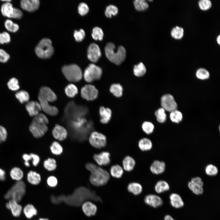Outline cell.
<instances>
[{
	"label": "cell",
	"mask_w": 220,
	"mask_h": 220,
	"mask_svg": "<svg viewBox=\"0 0 220 220\" xmlns=\"http://www.w3.org/2000/svg\"><path fill=\"white\" fill-rule=\"evenodd\" d=\"M85 167L90 173L89 180L93 185L102 186L107 184L109 181L110 174L106 170L91 162L86 163Z\"/></svg>",
	"instance_id": "6da1fadb"
},
{
	"label": "cell",
	"mask_w": 220,
	"mask_h": 220,
	"mask_svg": "<svg viewBox=\"0 0 220 220\" xmlns=\"http://www.w3.org/2000/svg\"><path fill=\"white\" fill-rule=\"evenodd\" d=\"M49 122L47 117L44 114L40 113L34 117L29 127V130L34 137L41 138L47 131V124Z\"/></svg>",
	"instance_id": "7a4b0ae2"
},
{
	"label": "cell",
	"mask_w": 220,
	"mask_h": 220,
	"mask_svg": "<svg viewBox=\"0 0 220 220\" xmlns=\"http://www.w3.org/2000/svg\"><path fill=\"white\" fill-rule=\"evenodd\" d=\"M116 46L111 42H108L105 45V55L108 59L116 65H120L125 60L126 57V51L122 46H119L116 51Z\"/></svg>",
	"instance_id": "3957f363"
},
{
	"label": "cell",
	"mask_w": 220,
	"mask_h": 220,
	"mask_svg": "<svg viewBox=\"0 0 220 220\" xmlns=\"http://www.w3.org/2000/svg\"><path fill=\"white\" fill-rule=\"evenodd\" d=\"M26 191L24 182L22 180L17 181L5 194V198L12 200L19 203L24 196Z\"/></svg>",
	"instance_id": "277c9868"
},
{
	"label": "cell",
	"mask_w": 220,
	"mask_h": 220,
	"mask_svg": "<svg viewBox=\"0 0 220 220\" xmlns=\"http://www.w3.org/2000/svg\"><path fill=\"white\" fill-rule=\"evenodd\" d=\"M35 51L40 58L47 59L50 58L54 52L51 40L48 38L42 39L36 46Z\"/></svg>",
	"instance_id": "5b68a950"
},
{
	"label": "cell",
	"mask_w": 220,
	"mask_h": 220,
	"mask_svg": "<svg viewBox=\"0 0 220 220\" xmlns=\"http://www.w3.org/2000/svg\"><path fill=\"white\" fill-rule=\"evenodd\" d=\"M61 70L65 78L69 82H77L82 78V70L76 64L64 65L62 67Z\"/></svg>",
	"instance_id": "8992f818"
},
{
	"label": "cell",
	"mask_w": 220,
	"mask_h": 220,
	"mask_svg": "<svg viewBox=\"0 0 220 220\" xmlns=\"http://www.w3.org/2000/svg\"><path fill=\"white\" fill-rule=\"evenodd\" d=\"M102 74V70L100 67L90 64L85 68L83 75L85 81L90 83L100 79Z\"/></svg>",
	"instance_id": "52a82bcc"
},
{
	"label": "cell",
	"mask_w": 220,
	"mask_h": 220,
	"mask_svg": "<svg viewBox=\"0 0 220 220\" xmlns=\"http://www.w3.org/2000/svg\"><path fill=\"white\" fill-rule=\"evenodd\" d=\"M1 11L3 16L9 18L20 19L23 16L22 11L19 9L13 7L10 2H5L2 4Z\"/></svg>",
	"instance_id": "ba28073f"
},
{
	"label": "cell",
	"mask_w": 220,
	"mask_h": 220,
	"mask_svg": "<svg viewBox=\"0 0 220 220\" xmlns=\"http://www.w3.org/2000/svg\"><path fill=\"white\" fill-rule=\"evenodd\" d=\"M57 98L56 94L49 87L43 86L40 88L38 99L40 105L49 104V102H54Z\"/></svg>",
	"instance_id": "9c48e42d"
},
{
	"label": "cell",
	"mask_w": 220,
	"mask_h": 220,
	"mask_svg": "<svg viewBox=\"0 0 220 220\" xmlns=\"http://www.w3.org/2000/svg\"><path fill=\"white\" fill-rule=\"evenodd\" d=\"M88 140L92 147L97 149L105 147L107 144L106 136L103 134L96 131H92L90 133Z\"/></svg>",
	"instance_id": "30bf717a"
},
{
	"label": "cell",
	"mask_w": 220,
	"mask_h": 220,
	"mask_svg": "<svg viewBox=\"0 0 220 220\" xmlns=\"http://www.w3.org/2000/svg\"><path fill=\"white\" fill-rule=\"evenodd\" d=\"M98 90L93 85L86 84L82 87L81 90L82 97L88 101H93L98 96Z\"/></svg>",
	"instance_id": "8fae6325"
},
{
	"label": "cell",
	"mask_w": 220,
	"mask_h": 220,
	"mask_svg": "<svg viewBox=\"0 0 220 220\" xmlns=\"http://www.w3.org/2000/svg\"><path fill=\"white\" fill-rule=\"evenodd\" d=\"M204 185L201 178L196 176L191 178L188 183V186L193 193L196 195H200L204 192Z\"/></svg>",
	"instance_id": "7c38bea8"
},
{
	"label": "cell",
	"mask_w": 220,
	"mask_h": 220,
	"mask_svg": "<svg viewBox=\"0 0 220 220\" xmlns=\"http://www.w3.org/2000/svg\"><path fill=\"white\" fill-rule=\"evenodd\" d=\"M161 105L165 110L171 112L176 110L177 103L173 97L170 94H166L161 98Z\"/></svg>",
	"instance_id": "4fadbf2b"
},
{
	"label": "cell",
	"mask_w": 220,
	"mask_h": 220,
	"mask_svg": "<svg viewBox=\"0 0 220 220\" xmlns=\"http://www.w3.org/2000/svg\"><path fill=\"white\" fill-rule=\"evenodd\" d=\"M101 53L98 46L94 43H91L87 49L88 59L92 62H97L101 56Z\"/></svg>",
	"instance_id": "5bb4252c"
},
{
	"label": "cell",
	"mask_w": 220,
	"mask_h": 220,
	"mask_svg": "<svg viewBox=\"0 0 220 220\" xmlns=\"http://www.w3.org/2000/svg\"><path fill=\"white\" fill-rule=\"evenodd\" d=\"M110 153L108 151H102L93 155L94 160L99 166H106L110 163L111 160Z\"/></svg>",
	"instance_id": "9a60e30c"
},
{
	"label": "cell",
	"mask_w": 220,
	"mask_h": 220,
	"mask_svg": "<svg viewBox=\"0 0 220 220\" xmlns=\"http://www.w3.org/2000/svg\"><path fill=\"white\" fill-rule=\"evenodd\" d=\"M145 203L147 205L153 208H157L162 205L163 200L159 196L153 194L146 195L144 199Z\"/></svg>",
	"instance_id": "2e32d148"
},
{
	"label": "cell",
	"mask_w": 220,
	"mask_h": 220,
	"mask_svg": "<svg viewBox=\"0 0 220 220\" xmlns=\"http://www.w3.org/2000/svg\"><path fill=\"white\" fill-rule=\"evenodd\" d=\"M39 0H22L20 6L22 9L29 12H33L37 10L40 5Z\"/></svg>",
	"instance_id": "e0dca14e"
},
{
	"label": "cell",
	"mask_w": 220,
	"mask_h": 220,
	"mask_svg": "<svg viewBox=\"0 0 220 220\" xmlns=\"http://www.w3.org/2000/svg\"><path fill=\"white\" fill-rule=\"evenodd\" d=\"M166 167V164L164 161L155 160L153 161L151 164L149 169L152 174L155 175H159L164 172Z\"/></svg>",
	"instance_id": "ac0fdd59"
},
{
	"label": "cell",
	"mask_w": 220,
	"mask_h": 220,
	"mask_svg": "<svg viewBox=\"0 0 220 220\" xmlns=\"http://www.w3.org/2000/svg\"><path fill=\"white\" fill-rule=\"evenodd\" d=\"M25 108L29 115L31 117L37 116L42 110L40 103L36 101H28L26 105Z\"/></svg>",
	"instance_id": "d6986e66"
},
{
	"label": "cell",
	"mask_w": 220,
	"mask_h": 220,
	"mask_svg": "<svg viewBox=\"0 0 220 220\" xmlns=\"http://www.w3.org/2000/svg\"><path fill=\"white\" fill-rule=\"evenodd\" d=\"M52 133L53 137L59 141L65 139L68 135L67 130L63 126L57 124L54 127Z\"/></svg>",
	"instance_id": "ffe728a7"
},
{
	"label": "cell",
	"mask_w": 220,
	"mask_h": 220,
	"mask_svg": "<svg viewBox=\"0 0 220 220\" xmlns=\"http://www.w3.org/2000/svg\"><path fill=\"white\" fill-rule=\"evenodd\" d=\"M6 206L8 209L10 210L14 217H18L20 215L22 207L18 202L13 200H10L6 203Z\"/></svg>",
	"instance_id": "44dd1931"
},
{
	"label": "cell",
	"mask_w": 220,
	"mask_h": 220,
	"mask_svg": "<svg viewBox=\"0 0 220 220\" xmlns=\"http://www.w3.org/2000/svg\"><path fill=\"white\" fill-rule=\"evenodd\" d=\"M82 209L85 215L88 217L95 215L97 211L96 206L89 201H86L83 204Z\"/></svg>",
	"instance_id": "7402d4cb"
},
{
	"label": "cell",
	"mask_w": 220,
	"mask_h": 220,
	"mask_svg": "<svg viewBox=\"0 0 220 220\" xmlns=\"http://www.w3.org/2000/svg\"><path fill=\"white\" fill-rule=\"evenodd\" d=\"M99 113L101 123L106 124L110 121L112 116V112L109 108H106L103 106H101L99 108Z\"/></svg>",
	"instance_id": "603a6c76"
},
{
	"label": "cell",
	"mask_w": 220,
	"mask_h": 220,
	"mask_svg": "<svg viewBox=\"0 0 220 220\" xmlns=\"http://www.w3.org/2000/svg\"><path fill=\"white\" fill-rule=\"evenodd\" d=\"M136 163L134 159L132 156L127 155L125 156L122 160V167L124 170L130 172L134 169Z\"/></svg>",
	"instance_id": "cb8c5ba5"
},
{
	"label": "cell",
	"mask_w": 220,
	"mask_h": 220,
	"mask_svg": "<svg viewBox=\"0 0 220 220\" xmlns=\"http://www.w3.org/2000/svg\"><path fill=\"white\" fill-rule=\"evenodd\" d=\"M170 203L173 207L179 208L182 207L184 204V202L180 196L177 193H172L169 196Z\"/></svg>",
	"instance_id": "d4e9b609"
},
{
	"label": "cell",
	"mask_w": 220,
	"mask_h": 220,
	"mask_svg": "<svg viewBox=\"0 0 220 220\" xmlns=\"http://www.w3.org/2000/svg\"><path fill=\"white\" fill-rule=\"evenodd\" d=\"M138 146L139 149L142 151H148L151 150L153 147L152 141L147 138H143L138 141Z\"/></svg>",
	"instance_id": "484cf974"
},
{
	"label": "cell",
	"mask_w": 220,
	"mask_h": 220,
	"mask_svg": "<svg viewBox=\"0 0 220 220\" xmlns=\"http://www.w3.org/2000/svg\"><path fill=\"white\" fill-rule=\"evenodd\" d=\"M124 170L121 166L116 164L111 166L109 173L112 177L115 178H119L122 176L124 173Z\"/></svg>",
	"instance_id": "4316f807"
},
{
	"label": "cell",
	"mask_w": 220,
	"mask_h": 220,
	"mask_svg": "<svg viewBox=\"0 0 220 220\" xmlns=\"http://www.w3.org/2000/svg\"><path fill=\"white\" fill-rule=\"evenodd\" d=\"M170 189L168 183L164 180L158 181L156 184L154 189L156 193H161L169 190Z\"/></svg>",
	"instance_id": "83f0119b"
},
{
	"label": "cell",
	"mask_w": 220,
	"mask_h": 220,
	"mask_svg": "<svg viewBox=\"0 0 220 220\" xmlns=\"http://www.w3.org/2000/svg\"><path fill=\"white\" fill-rule=\"evenodd\" d=\"M127 189L129 192L132 193L134 195H138L141 193L142 187L140 183L137 182H133L128 184Z\"/></svg>",
	"instance_id": "f1b7e54d"
},
{
	"label": "cell",
	"mask_w": 220,
	"mask_h": 220,
	"mask_svg": "<svg viewBox=\"0 0 220 220\" xmlns=\"http://www.w3.org/2000/svg\"><path fill=\"white\" fill-rule=\"evenodd\" d=\"M27 178L29 183L34 185L38 184L41 180V177L39 174L32 170L28 173Z\"/></svg>",
	"instance_id": "f546056e"
},
{
	"label": "cell",
	"mask_w": 220,
	"mask_h": 220,
	"mask_svg": "<svg viewBox=\"0 0 220 220\" xmlns=\"http://www.w3.org/2000/svg\"><path fill=\"white\" fill-rule=\"evenodd\" d=\"M23 212L25 217L28 219L31 218L36 215L37 211L34 206L32 204H28L26 205L23 209Z\"/></svg>",
	"instance_id": "4dcf8cb0"
},
{
	"label": "cell",
	"mask_w": 220,
	"mask_h": 220,
	"mask_svg": "<svg viewBox=\"0 0 220 220\" xmlns=\"http://www.w3.org/2000/svg\"><path fill=\"white\" fill-rule=\"evenodd\" d=\"M123 88L119 83H113L112 84L110 88V92L117 97H121L123 93Z\"/></svg>",
	"instance_id": "1f68e13d"
},
{
	"label": "cell",
	"mask_w": 220,
	"mask_h": 220,
	"mask_svg": "<svg viewBox=\"0 0 220 220\" xmlns=\"http://www.w3.org/2000/svg\"><path fill=\"white\" fill-rule=\"evenodd\" d=\"M146 71V67L142 62L135 65L133 68L134 75L138 77H141L145 74Z\"/></svg>",
	"instance_id": "d6a6232c"
},
{
	"label": "cell",
	"mask_w": 220,
	"mask_h": 220,
	"mask_svg": "<svg viewBox=\"0 0 220 220\" xmlns=\"http://www.w3.org/2000/svg\"><path fill=\"white\" fill-rule=\"evenodd\" d=\"M66 95L70 98L74 97L78 93V89L74 84L71 83L67 85L65 88Z\"/></svg>",
	"instance_id": "836d02e7"
},
{
	"label": "cell",
	"mask_w": 220,
	"mask_h": 220,
	"mask_svg": "<svg viewBox=\"0 0 220 220\" xmlns=\"http://www.w3.org/2000/svg\"><path fill=\"white\" fill-rule=\"evenodd\" d=\"M15 96L16 98L21 104L28 102L30 99L28 93L24 90H21L16 93Z\"/></svg>",
	"instance_id": "e575fe53"
},
{
	"label": "cell",
	"mask_w": 220,
	"mask_h": 220,
	"mask_svg": "<svg viewBox=\"0 0 220 220\" xmlns=\"http://www.w3.org/2000/svg\"><path fill=\"white\" fill-rule=\"evenodd\" d=\"M184 30L183 28L178 26L173 28L170 32L171 36L174 39H180L184 36Z\"/></svg>",
	"instance_id": "d590c367"
},
{
	"label": "cell",
	"mask_w": 220,
	"mask_h": 220,
	"mask_svg": "<svg viewBox=\"0 0 220 220\" xmlns=\"http://www.w3.org/2000/svg\"><path fill=\"white\" fill-rule=\"evenodd\" d=\"M11 178L17 181H21L23 177V173L21 169L18 167L13 168L10 172Z\"/></svg>",
	"instance_id": "8d00e7d4"
},
{
	"label": "cell",
	"mask_w": 220,
	"mask_h": 220,
	"mask_svg": "<svg viewBox=\"0 0 220 220\" xmlns=\"http://www.w3.org/2000/svg\"><path fill=\"white\" fill-rule=\"evenodd\" d=\"M204 171L207 175L214 176L218 174L219 171L216 166L212 164H209L206 166Z\"/></svg>",
	"instance_id": "74e56055"
},
{
	"label": "cell",
	"mask_w": 220,
	"mask_h": 220,
	"mask_svg": "<svg viewBox=\"0 0 220 220\" xmlns=\"http://www.w3.org/2000/svg\"><path fill=\"white\" fill-rule=\"evenodd\" d=\"M4 26L8 31L13 33L17 32L19 28V26L17 24L14 23L10 19H7L5 20Z\"/></svg>",
	"instance_id": "f35d334b"
},
{
	"label": "cell",
	"mask_w": 220,
	"mask_h": 220,
	"mask_svg": "<svg viewBox=\"0 0 220 220\" xmlns=\"http://www.w3.org/2000/svg\"><path fill=\"white\" fill-rule=\"evenodd\" d=\"M135 9L138 11H144L148 8V3L144 0H135L134 1Z\"/></svg>",
	"instance_id": "ab89813d"
},
{
	"label": "cell",
	"mask_w": 220,
	"mask_h": 220,
	"mask_svg": "<svg viewBox=\"0 0 220 220\" xmlns=\"http://www.w3.org/2000/svg\"><path fill=\"white\" fill-rule=\"evenodd\" d=\"M141 128L145 134L150 135L153 132L155 127L154 125L152 122L146 121L142 123Z\"/></svg>",
	"instance_id": "60d3db41"
},
{
	"label": "cell",
	"mask_w": 220,
	"mask_h": 220,
	"mask_svg": "<svg viewBox=\"0 0 220 220\" xmlns=\"http://www.w3.org/2000/svg\"><path fill=\"white\" fill-rule=\"evenodd\" d=\"M170 117L172 122L178 123L182 121L183 116L182 113L176 109L170 112Z\"/></svg>",
	"instance_id": "b9f144b4"
},
{
	"label": "cell",
	"mask_w": 220,
	"mask_h": 220,
	"mask_svg": "<svg viewBox=\"0 0 220 220\" xmlns=\"http://www.w3.org/2000/svg\"><path fill=\"white\" fill-rule=\"evenodd\" d=\"M157 121L159 123H163L167 119V115L165 110L162 108H160L155 113Z\"/></svg>",
	"instance_id": "7bdbcfd3"
},
{
	"label": "cell",
	"mask_w": 220,
	"mask_h": 220,
	"mask_svg": "<svg viewBox=\"0 0 220 220\" xmlns=\"http://www.w3.org/2000/svg\"><path fill=\"white\" fill-rule=\"evenodd\" d=\"M43 165L44 168L48 171H53L57 167L56 161L54 159L48 158L44 161Z\"/></svg>",
	"instance_id": "ee69618b"
},
{
	"label": "cell",
	"mask_w": 220,
	"mask_h": 220,
	"mask_svg": "<svg viewBox=\"0 0 220 220\" xmlns=\"http://www.w3.org/2000/svg\"><path fill=\"white\" fill-rule=\"evenodd\" d=\"M50 148L51 152L56 155L61 154L63 151L62 146L57 141H54L52 142Z\"/></svg>",
	"instance_id": "f6af8a7d"
},
{
	"label": "cell",
	"mask_w": 220,
	"mask_h": 220,
	"mask_svg": "<svg viewBox=\"0 0 220 220\" xmlns=\"http://www.w3.org/2000/svg\"><path fill=\"white\" fill-rule=\"evenodd\" d=\"M91 35L94 39L101 41L103 39L104 33L101 28L96 27L93 28Z\"/></svg>",
	"instance_id": "bcb514c9"
},
{
	"label": "cell",
	"mask_w": 220,
	"mask_h": 220,
	"mask_svg": "<svg viewBox=\"0 0 220 220\" xmlns=\"http://www.w3.org/2000/svg\"><path fill=\"white\" fill-rule=\"evenodd\" d=\"M118 12L117 7L116 6L110 5L106 7L105 11V14L108 18H111L112 16L117 15Z\"/></svg>",
	"instance_id": "7dc6e473"
},
{
	"label": "cell",
	"mask_w": 220,
	"mask_h": 220,
	"mask_svg": "<svg viewBox=\"0 0 220 220\" xmlns=\"http://www.w3.org/2000/svg\"><path fill=\"white\" fill-rule=\"evenodd\" d=\"M7 84L8 88L12 91H16L20 88L18 80L15 78H12L10 79Z\"/></svg>",
	"instance_id": "c3c4849f"
},
{
	"label": "cell",
	"mask_w": 220,
	"mask_h": 220,
	"mask_svg": "<svg viewBox=\"0 0 220 220\" xmlns=\"http://www.w3.org/2000/svg\"><path fill=\"white\" fill-rule=\"evenodd\" d=\"M197 77L201 79H206L208 78L210 74L208 71L204 68H200L196 72Z\"/></svg>",
	"instance_id": "681fc988"
},
{
	"label": "cell",
	"mask_w": 220,
	"mask_h": 220,
	"mask_svg": "<svg viewBox=\"0 0 220 220\" xmlns=\"http://www.w3.org/2000/svg\"><path fill=\"white\" fill-rule=\"evenodd\" d=\"M200 8L202 10H207L211 7L212 3L210 0H200L198 2Z\"/></svg>",
	"instance_id": "f907efd6"
},
{
	"label": "cell",
	"mask_w": 220,
	"mask_h": 220,
	"mask_svg": "<svg viewBox=\"0 0 220 220\" xmlns=\"http://www.w3.org/2000/svg\"><path fill=\"white\" fill-rule=\"evenodd\" d=\"M74 36L75 40L78 42L82 41L85 36V33L83 29H81L79 31L75 30Z\"/></svg>",
	"instance_id": "816d5d0a"
},
{
	"label": "cell",
	"mask_w": 220,
	"mask_h": 220,
	"mask_svg": "<svg viewBox=\"0 0 220 220\" xmlns=\"http://www.w3.org/2000/svg\"><path fill=\"white\" fill-rule=\"evenodd\" d=\"M11 37L9 34L6 31L0 33V44H7L10 42Z\"/></svg>",
	"instance_id": "f5cc1de1"
},
{
	"label": "cell",
	"mask_w": 220,
	"mask_h": 220,
	"mask_svg": "<svg viewBox=\"0 0 220 220\" xmlns=\"http://www.w3.org/2000/svg\"><path fill=\"white\" fill-rule=\"evenodd\" d=\"M78 11L79 14L82 16L86 14L89 10V8L87 4L83 2L79 4L78 7Z\"/></svg>",
	"instance_id": "db71d44e"
},
{
	"label": "cell",
	"mask_w": 220,
	"mask_h": 220,
	"mask_svg": "<svg viewBox=\"0 0 220 220\" xmlns=\"http://www.w3.org/2000/svg\"><path fill=\"white\" fill-rule=\"evenodd\" d=\"M10 58L9 55L4 50L0 49V62L5 63L7 62Z\"/></svg>",
	"instance_id": "11a10c76"
},
{
	"label": "cell",
	"mask_w": 220,
	"mask_h": 220,
	"mask_svg": "<svg viewBox=\"0 0 220 220\" xmlns=\"http://www.w3.org/2000/svg\"><path fill=\"white\" fill-rule=\"evenodd\" d=\"M7 136V133L6 129L0 125V144L6 140Z\"/></svg>",
	"instance_id": "9f6ffc18"
},
{
	"label": "cell",
	"mask_w": 220,
	"mask_h": 220,
	"mask_svg": "<svg viewBox=\"0 0 220 220\" xmlns=\"http://www.w3.org/2000/svg\"><path fill=\"white\" fill-rule=\"evenodd\" d=\"M47 182L49 186L51 187L56 186L57 184V180L54 176H50L47 179Z\"/></svg>",
	"instance_id": "6f0895ef"
},
{
	"label": "cell",
	"mask_w": 220,
	"mask_h": 220,
	"mask_svg": "<svg viewBox=\"0 0 220 220\" xmlns=\"http://www.w3.org/2000/svg\"><path fill=\"white\" fill-rule=\"evenodd\" d=\"M32 160V164L35 166H36L38 164L40 159L39 156L37 154L31 153L30 154Z\"/></svg>",
	"instance_id": "680465c9"
},
{
	"label": "cell",
	"mask_w": 220,
	"mask_h": 220,
	"mask_svg": "<svg viewBox=\"0 0 220 220\" xmlns=\"http://www.w3.org/2000/svg\"><path fill=\"white\" fill-rule=\"evenodd\" d=\"M23 158L25 161L24 162L29 163V161L32 159V157L30 154H24L22 156Z\"/></svg>",
	"instance_id": "91938a15"
},
{
	"label": "cell",
	"mask_w": 220,
	"mask_h": 220,
	"mask_svg": "<svg viewBox=\"0 0 220 220\" xmlns=\"http://www.w3.org/2000/svg\"><path fill=\"white\" fill-rule=\"evenodd\" d=\"M5 171L0 168V180L3 181L5 180Z\"/></svg>",
	"instance_id": "94428289"
},
{
	"label": "cell",
	"mask_w": 220,
	"mask_h": 220,
	"mask_svg": "<svg viewBox=\"0 0 220 220\" xmlns=\"http://www.w3.org/2000/svg\"><path fill=\"white\" fill-rule=\"evenodd\" d=\"M164 220H175L170 215H166L164 217Z\"/></svg>",
	"instance_id": "6125c7cd"
},
{
	"label": "cell",
	"mask_w": 220,
	"mask_h": 220,
	"mask_svg": "<svg viewBox=\"0 0 220 220\" xmlns=\"http://www.w3.org/2000/svg\"><path fill=\"white\" fill-rule=\"evenodd\" d=\"M217 42L218 43L219 45L220 44V35H218L217 38L216 39Z\"/></svg>",
	"instance_id": "be15d7a7"
},
{
	"label": "cell",
	"mask_w": 220,
	"mask_h": 220,
	"mask_svg": "<svg viewBox=\"0 0 220 220\" xmlns=\"http://www.w3.org/2000/svg\"><path fill=\"white\" fill-rule=\"evenodd\" d=\"M38 220H49L47 218H40Z\"/></svg>",
	"instance_id": "e7e4bbea"
}]
</instances>
